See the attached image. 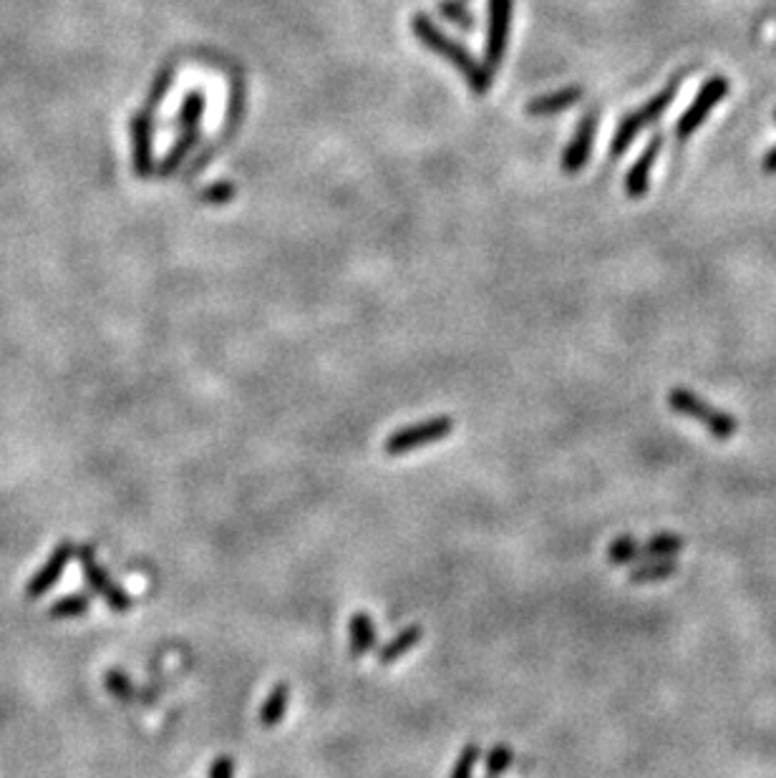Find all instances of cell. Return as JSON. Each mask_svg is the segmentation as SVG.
I'll list each match as a JSON object with an SVG mask.
<instances>
[{"instance_id":"cell-9","label":"cell","mask_w":776,"mask_h":778,"mask_svg":"<svg viewBox=\"0 0 776 778\" xmlns=\"http://www.w3.org/2000/svg\"><path fill=\"white\" fill-rule=\"evenodd\" d=\"M598 121V109H590L582 114L580 124H577L575 129V136H572L570 144H567L565 152H562V172L575 174L588 164L595 144V134H598Z\"/></svg>"},{"instance_id":"cell-19","label":"cell","mask_w":776,"mask_h":778,"mask_svg":"<svg viewBox=\"0 0 776 778\" xmlns=\"http://www.w3.org/2000/svg\"><path fill=\"white\" fill-rule=\"evenodd\" d=\"M89 610H91L89 592H71V595H63L61 600H56L51 607H48V617H53V620H66V617L86 615Z\"/></svg>"},{"instance_id":"cell-22","label":"cell","mask_w":776,"mask_h":778,"mask_svg":"<svg viewBox=\"0 0 776 778\" xmlns=\"http://www.w3.org/2000/svg\"><path fill=\"white\" fill-rule=\"evenodd\" d=\"M104 685L116 700H121V703H129V700H134V695H137V688H134L132 678H129L126 673H121V670H109V673L104 675Z\"/></svg>"},{"instance_id":"cell-16","label":"cell","mask_w":776,"mask_h":778,"mask_svg":"<svg viewBox=\"0 0 776 778\" xmlns=\"http://www.w3.org/2000/svg\"><path fill=\"white\" fill-rule=\"evenodd\" d=\"M197 141H200V129H182L179 131L177 141L172 144V149L167 152V157L162 159L159 164V177H172L179 167L184 164V159L192 154V149L197 147Z\"/></svg>"},{"instance_id":"cell-26","label":"cell","mask_w":776,"mask_h":778,"mask_svg":"<svg viewBox=\"0 0 776 778\" xmlns=\"http://www.w3.org/2000/svg\"><path fill=\"white\" fill-rule=\"evenodd\" d=\"M479 756H482V751H479L477 743H469V746H464L462 753H459L457 763H454L451 778H474V768H477Z\"/></svg>"},{"instance_id":"cell-27","label":"cell","mask_w":776,"mask_h":778,"mask_svg":"<svg viewBox=\"0 0 776 778\" xmlns=\"http://www.w3.org/2000/svg\"><path fill=\"white\" fill-rule=\"evenodd\" d=\"M237 194V187L232 182H217L212 184V187L202 189L200 192V199L207 204H227L232 202Z\"/></svg>"},{"instance_id":"cell-28","label":"cell","mask_w":776,"mask_h":778,"mask_svg":"<svg viewBox=\"0 0 776 778\" xmlns=\"http://www.w3.org/2000/svg\"><path fill=\"white\" fill-rule=\"evenodd\" d=\"M210 778H235V761L230 756H220L210 768Z\"/></svg>"},{"instance_id":"cell-18","label":"cell","mask_w":776,"mask_h":778,"mask_svg":"<svg viewBox=\"0 0 776 778\" xmlns=\"http://www.w3.org/2000/svg\"><path fill=\"white\" fill-rule=\"evenodd\" d=\"M288 705H290V685L278 683L273 690H270L268 698L263 700V705H260V726L263 728L280 726L285 713H288Z\"/></svg>"},{"instance_id":"cell-5","label":"cell","mask_w":776,"mask_h":778,"mask_svg":"<svg viewBox=\"0 0 776 778\" xmlns=\"http://www.w3.org/2000/svg\"><path fill=\"white\" fill-rule=\"evenodd\" d=\"M451 431H454V418L451 416L426 418V421L411 423V426L394 431V434L386 439V444H383V451H386L388 456H404L409 454V451L421 449V446H429L446 439Z\"/></svg>"},{"instance_id":"cell-24","label":"cell","mask_w":776,"mask_h":778,"mask_svg":"<svg viewBox=\"0 0 776 778\" xmlns=\"http://www.w3.org/2000/svg\"><path fill=\"white\" fill-rule=\"evenodd\" d=\"M174 86V68L172 66H164L162 71L157 74V79H154L152 89H149V96H147V106L144 109L149 111H157L159 104H162L164 99H167L169 89Z\"/></svg>"},{"instance_id":"cell-15","label":"cell","mask_w":776,"mask_h":778,"mask_svg":"<svg viewBox=\"0 0 776 778\" xmlns=\"http://www.w3.org/2000/svg\"><path fill=\"white\" fill-rule=\"evenodd\" d=\"M676 570L678 559H645L628 572V582L630 585H658V582L676 575Z\"/></svg>"},{"instance_id":"cell-7","label":"cell","mask_w":776,"mask_h":778,"mask_svg":"<svg viewBox=\"0 0 776 778\" xmlns=\"http://www.w3.org/2000/svg\"><path fill=\"white\" fill-rule=\"evenodd\" d=\"M489 28L487 41H484V66L494 74V68L502 66L504 53H507L509 31H512V11L514 0H489Z\"/></svg>"},{"instance_id":"cell-23","label":"cell","mask_w":776,"mask_h":778,"mask_svg":"<svg viewBox=\"0 0 776 778\" xmlns=\"http://www.w3.org/2000/svg\"><path fill=\"white\" fill-rule=\"evenodd\" d=\"M439 11L441 16L449 18L451 23H457L462 31H474V28H477V18L472 16V11H469L464 3H457V0H441Z\"/></svg>"},{"instance_id":"cell-29","label":"cell","mask_w":776,"mask_h":778,"mask_svg":"<svg viewBox=\"0 0 776 778\" xmlns=\"http://www.w3.org/2000/svg\"><path fill=\"white\" fill-rule=\"evenodd\" d=\"M761 167H764V172H766V174H776V147L771 149L769 154H766V157H764V164H761Z\"/></svg>"},{"instance_id":"cell-25","label":"cell","mask_w":776,"mask_h":778,"mask_svg":"<svg viewBox=\"0 0 776 778\" xmlns=\"http://www.w3.org/2000/svg\"><path fill=\"white\" fill-rule=\"evenodd\" d=\"M514 763V753L509 746H494L492 751L487 753V761H484V778H499L509 766Z\"/></svg>"},{"instance_id":"cell-20","label":"cell","mask_w":776,"mask_h":778,"mask_svg":"<svg viewBox=\"0 0 776 778\" xmlns=\"http://www.w3.org/2000/svg\"><path fill=\"white\" fill-rule=\"evenodd\" d=\"M202 114H205V96H202V91H189L187 96H184L182 106H179V114H177V129H200V121H202Z\"/></svg>"},{"instance_id":"cell-2","label":"cell","mask_w":776,"mask_h":778,"mask_svg":"<svg viewBox=\"0 0 776 778\" xmlns=\"http://www.w3.org/2000/svg\"><path fill=\"white\" fill-rule=\"evenodd\" d=\"M668 408L676 411L678 416L688 418V421H696L701 429H706V434H711L721 444L734 439L736 431H739V418L734 413L716 408L714 403H708L706 398L698 396L691 388H673V391H668Z\"/></svg>"},{"instance_id":"cell-3","label":"cell","mask_w":776,"mask_h":778,"mask_svg":"<svg viewBox=\"0 0 776 778\" xmlns=\"http://www.w3.org/2000/svg\"><path fill=\"white\" fill-rule=\"evenodd\" d=\"M686 74H688V68H686V71H678V74L673 76L671 81H668L666 89L658 91V94L653 96V99L648 101V104H643L638 111H630L628 116H623V121H620L618 129H615L613 144H610V154H613L615 159H620L625 152H628L630 144H633V141L638 139V134L645 129V126L656 124V121L661 119L663 111H666L668 106H671L673 101H676L678 89H681V84H683V79H686Z\"/></svg>"},{"instance_id":"cell-11","label":"cell","mask_w":776,"mask_h":778,"mask_svg":"<svg viewBox=\"0 0 776 778\" xmlns=\"http://www.w3.org/2000/svg\"><path fill=\"white\" fill-rule=\"evenodd\" d=\"M663 149V134H653L651 141L645 144L643 154L638 157V162L628 169L625 174V194L630 199H643L651 189V172L656 167V159Z\"/></svg>"},{"instance_id":"cell-17","label":"cell","mask_w":776,"mask_h":778,"mask_svg":"<svg viewBox=\"0 0 776 778\" xmlns=\"http://www.w3.org/2000/svg\"><path fill=\"white\" fill-rule=\"evenodd\" d=\"M686 547V539L676 532H658L640 547V562L645 559H676Z\"/></svg>"},{"instance_id":"cell-14","label":"cell","mask_w":776,"mask_h":778,"mask_svg":"<svg viewBox=\"0 0 776 778\" xmlns=\"http://www.w3.org/2000/svg\"><path fill=\"white\" fill-rule=\"evenodd\" d=\"M421 638H424V627L421 625L404 627L399 635H394V638L388 640L386 645H381V650H378V663L394 665L396 660H401L404 655H409L411 650H414L416 645L421 643Z\"/></svg>"},{"instance_id":"cell-12","label":"cell","mask_w":776,"mask_h":778,"mask_svg":"<svg viewBox=\"0 0 776 778\" xmlns=\"http://www.w3.org/2000/svg\"><path fill=\"white\" fill-rule=\"evenodd\" d=\"M580 99H582L580 86H567V89L537 96V99H532L530 104L525 106V111L530 116L542 119V116H555V114H560V111L572 109L575 104H580Z\"/></svg>"},{"instance_id":"cell-6","label":"cell","mask_w":776,"mask_h":778,"mask_svg":"<svg viewBox=\"0 0 776 778\" xmlns=\"http://www.w3.org/2000/svg\"><path fill=\"white\" fill-rule=\"evenodd\" d=\"M726 94H729V79H726V76L716 74L711 76V79L703 81L696 99L691 101V106H688V109L681 114V119H678L676 124L678 141H686L688 136L696 134V131L703 126V121L711 116V111L724 101Z\"/></svg>"},{"instance_id":"cell-10","label":"cell","mask_w":776,"mask_h":778,"mask_svg":"<svg viewBox=\"0 0 776 778\" xmlns=\"http://www.w3.org/2000/svg\"><path fill=\"white\" fill-rule=\"evenodd\" d=\"M74 557H76V547L69 542V539H63V542L58 544L56 549H53L51 557H48L46 562L38 567L36 575L28 580V585H26L28 600H38V597L46 595L48 590H53V587H56V582L61 580L63 570L69 567V562Z\"/></svg>"},{"instance_id":"cell-13","label":"cell","mask_w":776,"mask_h":778,"mask_svg":"<svg viewBox=\"0 0 776 778\" xmlns=\"http://www.w3.org/2000/svg\"><path fill=\"white\" fill-rule=\"evenodd\" d=\"M378 632L373 625V617L368 612H356L348 622V645H351L353 658H363L376 648Z\"/></svg>"},{"instance_id":"cell-21","label":"cell","mask_w":776,"mask_h":778,"mask_svg":"<svg viewBox=\"0 0 776 778\" xmlns=\"http://www.w3.org/2000/svg\"><path fill=\"white\" fill-rule=\"evenodd\" d=\"M608 562L613 567H625V564L640 562V544L633 534H623L608 547Z\"/></svg>"},{"instance_id":"cell-8","label":"cell","mask_w":776,"mask_h":778,"mask_svg":"<svg viewBox=\"0 0 776 778\" xmlns=\"http://www.w3.org/2000/svg\"><path fill=\"white\" fill-rule=\"evenodd\" d=\"M132 154H134V172L139 179H147L154 174V111L142 109L132 116Z\"/></svg>"},{"instance_id":"cell-1","label":"cell","mask_w":776,"mask_h":778,"mask_svg":"<svg viewBox=\"0 0 776 778\" xmlns=\"http://www.w3.org/2000/svg\"><path fill=\"white\" fill-rule=\"evenodd\" d=\"M411 28H414L416 38H419L421 43H424L426 48H431L434 53H439L444 61H449L451 66L457 68L459 74L467 79V84L472 86L474 94L484 96L489 89H492V71H489L484 63H479L477 58L472 56V53L467 51V48L462 46V43H457L454 38L444 36V33L436 28V23L431 21L426 13H416L414 18H411Z\"/></svg>"},{"instance_id":"cell-4","label":"cell","mask_w":776,"mask_h":778,"mask_svg":"<svg viewBox=\"0 0 776 778\" xmlns=\"http://www.w3.org/2000/svg\"><path fill=\"white\" fill-rule=\"evenodd\" d=\"M76 559H79L86 585H89V590L94 592V595H99L101 600H104L114 612L132 610V605H134L132 595H129L124 587L116 585V582L111 580L109 572L101 567L99 557H96L94 544H84V547L76 549Z\"/></svg>"}]
</instances>
